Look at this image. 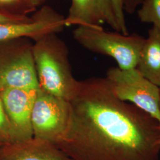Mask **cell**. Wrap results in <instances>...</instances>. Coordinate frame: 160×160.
I'll return each mask as SVG.
<instances>
[{"label": "cell", "mask_w": 160, "mask_h": 160, "mask_svg": "<svg viewBox=\"0 0 160 160\" xmlns=\"http://www.w3.org/2000/svg\"><path fill=\"white\" fill-rule=\"evenodd\" d=\"M68 125L55 146L72 160H160V125L115 96L107 78L78 81Z\"/></svg>", "instance_id": "obj_1"}, {"label": "cell", "mask_w": 160, "mask_h": 160, "mask_svg": "<svg viewBox=\"0 0 160 160\" xmlns=\"http://www.w3.org/2000/svg\"><path fill=\"white\" fill-rule=\"evenodd\" d=\"M33 54L40 90L69 102L78 81L72 73L68 46L58 34L34 42Z\"/></svg>", "instance_id": "obj_2"}, {"label": "cell", "mask_w": 160, "mask_h": 160, "mask_svg": "<svg viewBox=\"0 0 160 160\" xmlns=\"http://www.w3.org/2000/svg\"><path fill=\"white\" fill-rule=\"evenodd\" d=\"M73 38L90 51L113 58L121 69L135 68L145 38L139 34L109 32L102 26H78Z\"/></svg>", "instance_id": "obj_3"}, {"label": "cell", "mask_w": 160, "mask_h": 160, "mask_svg": "<svg viewBox=\"0 0 160 160\" xmlns=\"http://www.w3.org/2000/svg\"><path fill=\"white\" fill-rule=\"evenodd\" d=\"M33 44L28 38L0 42V89L39 88Z\"/></svg>", "instance_id": "obj_4"}, {"label": "cell", "mask_w": 160, "mask_h": 160, "mask_svg": "<svg viewBox=\"0 0 160 160\" xmlns=\"http://www.w3.org/2000/svg\"><path fill=\"white\" fill-rule=\"evenodd\" d=\"M106 78L116 97L131 102L160 125V87L144 77L136 68L124 70L112 67Z\"/></svg>", "instance_id": "obj_5"}, {"label": "cell", "mask_w": 160, "mask_h": 160, "mask_svg": "<svg viewBox=\"0 0 160 160\" xmlns=\"http://www.w3.org/2000/svg\"><path fill=\"white\" fill-rule=\"evenodd\" d=\"M69 116L68 102L39 88L31 114L33 137L56 145L66 132Z\"/></svg>", "instance_id": "obj_6"}, {"label": "cell", "mask_w": 160, "mask_h": 160, "mask_svg": "<svg viewBox=\"0 0 160 160\" xmlns=\"http://www.w3.org/2000/svg\"><path fill=\"white\" fill-rule=\"evenodd\" d=\"M65 17L48 5L41 6L30 20L0 24V42L28 38L36 42L51 34H58L65 28Z\"/></svg>", "instance_id": "obj_7"}, {"label": "cell", "mask_w": 160, "mask_h": 160, "mask_svg": "<svg viewBox=\"0 0 160 160\" xmlns=\"http://www.w3.org/2000/svg\"><path fill=\"white\" fill-rule=\"evenodd\" d=\"M38 89H0V97L10 125L14 143L33 138L31 114Z\"/></svg>", "instance_id": "obj_8"}, {"label": "cell", "mask_w": 160, "mask_h": 160, "mask_svg": "<svg viewBox=\"0 0 160 160\" xmlns=\"http://www.w3.org/2000/svg\"><path fill=\"white\" fill-rule=\"evenodd\" d=\"M0 160H72L46 141L32 138L0 146Z\"/></svg>", "instance_id": "obj_9"}, {"label": "cell", "mask_w": 160, "mask_h": 160, "mask_svg": "<svg viewBox=\"0 0 160 160\" xmlns=\"http://www.w3.org/2000/svg\"><path fill=\"white\" fill-rule=\"evenodd\" d=\"M136 68L144 77L160 87V30L155 26L149 29Z\"/></svg>", "instance_id": "obj_10"}, {"label": "cell", "mask_w": 160, "mask_h": 160, "mask_svg": "<svg viewBox=\"0 0 160 160\" xmlns=\"http://www.w3.org/2000/svg\"><path fill=\"white\" fill-rule=\"evenodd\" d=\"M65 26H102L104 22L96 0H71Z\"/></svg>", "instance_id": "obj_11"}, {"label": "cell", "mask_w": 160, "mask_h": 160, "mask_svg": "<svg viewBox=\"0 0 160 160\" xmlns=\"http://www.w3.org/2000/svg\"><path fill=\"white\" fill-rule=\"evenodd\" d=\"M46 0H0V12L13 16H29Z\"/></svg>", "instance_id": "obj_12"}, {"label": "cell", "mask_w": 160, "mask_h": 160, "mask_svg": "<svg viewBox=\"0 0 160 160\" xmlns=\"http://www.w3.org/2000/svg\"><path fill=\"white\" fill-rule=\"evenodd\" d=\"M137 15L140 22L152 24L160 30V0H142Z\"/></svg>", "instance_id": "obj_13"}, {"label": "cell", "mask_w": 160, "mask_h": 160, "mask_svg": "<svg viewBox=\"0 0 160 160\" xmlns=\"http://www.w3.org/2000/svg\"><path fill=\"white\" fill-rule=\"evenodd\" d=\"M14 143L12 129L0 97V145Z\"/></svg>", "instance_id": "obj_14"}, {"label": "cell", "mask_w": 160, "mask_h": 160, "mask_svg": "<svg viewBox=\"0 0 160 160\" xmlns=\"http://www.w3.org/2000/svg\"><path fill=\"white\" fill-rule=\"evenodd\" d=\"M99 10L105 23H107L115 31L120 32L114 16L113 0H96Z\"/></svg>", "instance_id": "obj_15"}, {"label": "cell", "mask_w": 160, "mask_h": 160, "mask_svg": "<svg viewBox=\"0 0 160 160\" xmlns=\"http://www.w3.org/2000/svg\"><path fill=\"white\" fill-rule=\"evenodd\" d=\"M113 8L120 33L129 34L124 14V0H113Z\"/></svg>", "instance_id": "obj_16"}, {"label": "cell", "mask_w": 160, "mask_h": 160, "mask_svg": "<svg viewBox=\"0 0 160 160\" xmlns=\"http://www.w3.org/2000/svg\"><path fill=\"white\" fill-rule=\"evenodd\" d=\"M29 16H13L0 12V24L5 23L23 22L30 20Z\"/></svg>", "instance_id": "obj_17"}, {"label": "cell", "mask_w": 160, "mask_h": 160, "mask_svg": "<svg viewBox=\"0 0 160 160\" xmlns=\"http://www.w3.org/2000/svg\"><path fill=\"white\" fill-rule=\"evenodd\" d=\"M142 0H124V11L133 14L141 5Z\"/></svg>", "instance_id": "obj_18"}, {"label": "cell", "mask_w": 160, "mask_h": 160, "mask_svg": "<svg viewBox=\"0 0 160 160\" xmlns=\"http://www.w3.org/2000/svg\"></svg>", "instance_id": "obj_19"}, {"label": "cell", "mask_w": 160, "mask_h": 160, "mask_svg": "<svg viewBox=\"0 0 160 160\" xmlns=\"http://www.w3.org/2000/svg\"><path fill=\"white\" fill-rule=\"evenodd\" d=\"M0 146H1V145H0Z\"/></svg>", "instance_id": "obj_20"}, {"label": "cell", "mask_w": 160, "mask_h": 160, "mask_svg": "<svg viewBox=\"0 0 160 160\" xmlns=\"http://www.w3.org/2000/svg\"></svg>", "instance_id": "obj_21"}]
</instances>
